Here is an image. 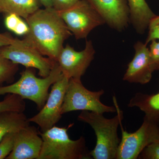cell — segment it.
<instances>
[{
	"instance_id": "obj_1",
	"label": "cell",
	"mask_w": 159,
	"mask_h": 159,
	"mask_svg": "<svg viewBox=\"0 0 159 159\" xmlns=\"http://www.w3.org/2000/svg\"><path fill=\"white\" fill-rule=\"evenodd\" d=\"M29 32L25 39L41 54L57 61L65 40L72 35L53 7L40 8L25 19Z\"/></svg>"
},
{
	"instance_id": "obj_2",
	"label": "cell",
	"mask_w": 159,
	"mask_h": 159,
	"mask_svg": "<svg viewBox=\"0 0 159 159\" xmlns=\"http://www.w3.org/2000/svg\"><path fill=\"white\" fill-rule=\"evenodd\" d=\"M113 102L117 115L112 119H107L103 114L87 111H82L77 117L79 121L90 125L97 136L96 146L90 152L92 159H116L120 142L118 129L123 119V113L115 97H113Z\"/></svg>"
},
{
	"instance_id": "obj_3",
	"label": "cell",
	"mask_w": 159,
	"mask_h": 159,
	"mask_svg": "<svg viewBox=\"0 0 159 159\" xmlns=\"http://www.w3.org/2000/svg\"><path fill=\"white\" fill-rule=\"evenodd\" d=\"M68 127L53 126L44 132H39L43 140L38 159H90L85 139L81 136L76 140L70 139Z\"/></svg>"
},
{
	"instance_id": "obj_4",
	"label": "cell",
	"mask_w": 159,
	"mask_h": 159,
	"mask_svg": "<svg viewBox=\"0 0 159 159\" xmlns=\"http://www.w3.org/2000/svg\"><path fill=\"white\" fill-rule=\"evenodd\" d=\"M34 68H27L20 74V79L9 85L0 86V96L7 94L18 95L22 99L33 101L40 110L48 97L50 87L62 75L56 61L49 76L39 78L35 75Z\"/></svg>"
},
{
	"instance_id": "obj_5",
	"label": "cell",
	"mask_w": 159,
	"mask_h": 159,
	"mask_svg": "<svg viewBox=\"0 0 159 159\" xmlns=\"http://www.w3.org/2000/svg\"><path fill=\"white\" fill-rule=\"evenodd\" d=\"M103 90L93 92L83 85L81 80L70 79L66 90L61 108L62 115L76 111H87L98 113L116 112L115 106L104 105L100 101Z\"/></svg>"
},
{
	"instance_id": "obj_6",
	"label": "cell",
	"mask_w": 159,
	"mask_h": 159,
	"mask_svg": "<svg viewBox=\"0 0 159 159\" xmlns=\"http://www.w3.org/2000/svg\"><path fill=\"white\" fill-rule=\"evenodd\" d=\"M0 54L14 63L37 69L42 77L49 76L56 61L44 57L37 49L25 38H15L11 44L0 48Z\"/></svg>"
},
{
	"instance_id": "obj_7",
	"label": "cell",
	"mask_w": 159,
	"mask_h": 159,
	"mask_svg": "<svg viewBox=\"0 0 159 159\" xmlns=\"http://www.w3.org/2000/svg\"><path fill=\"white\" fill-rule=\"evenodd\" d=\"M122 139L117 151L116 159H136L142 150L149 144L159 142V122L144 117L140 128L134 133L123 129L122 122Z\"/></svg>"
},
{
	"instance_id": "obj_8",
	"label": "cell",
	"mask_w": 159,
	"mask_h": 159,
	"mask_svg": "<svg viewBox=\"0 0 159 159\" xmlns=\"http://www.w3.org/2000/svg\"><path fill=\"white\" fill-rule=\"evenodd\" d=\"M58 12L69 31L77 39L86 38L93 29L105 23L86 0H80L69 9Z\"/></svg>"
},
{
	"instance_id": "obj_9",
	"label": "cell",
	"mask_w": 159,
	"mask_h": 159,
	"mask_svg": "<svg viewBox=\"0 0 159 159\" xmlns=\"http://www.w3.org/2000/svg\"><path fill=\"white\" fill-rule=\"evenodd\" d=\"M70 80L62 74L51 86V92L42 108L38 113L29 118V122L35 123L39 126L41 132L55 126L61 119V108Z\"/></svg>"
},
{
	"instance_id": "obj_10",
	"label": "cell",
	"mask_w": 159,
	"mask_h": 159,
	"mask_svg": "<svg viewBox=\"0 0 159 159\" xmlns=\"http://www.w3.org/2000/svg\"><path fill=\"white\" fill-rule=\"evenodd\" d=\"M95 51L91 40L86 41L82 51H76L69 44L63 48L57 62L63 75L69 79L81 80L94 58Z\"/></svg>"
},
{
	"instance_id": "obj_11",
	"label": "cell",
	"mask_w": 159,
	"mask_h": 159,
	"mask_svg": "<svg viewBox=\"0 0 159 159\" xmlns=\"http://www.w3.org/2000/svg\"><path fill=\"white\" fill-rule=\"evenodd\" d=\"M111 28L121 31L129 20V10L126 0H86Z\"/></svg>"
},
{
	"instance_id": "obj_12",
	"label": "cell",
	"mask_w": 159,
	"mask_h": 159,
	"mask_svg": "<svg viewBox=\"0 0 159 159\" xmlns=\"http://www.w3.org/2000/svg\"><path fill=\"white\" fill-rule=\"evenodd\" d=\"M42 143L37 128L29 125L16 133L13 149L6 159H38Z\"/></svg>"
},
{
	"instance_id": "obj_13",
	"label": "cell",
	"mask_w": 159,
	"mask_h": 159,
	"mask_svg": "<svg viewBox=\"0 0 159 159\" xmlns=\"http://www.w3.org/2000/svg\"><path fill=\"white\" fill-rule=\"evenodd\" d=\"M134 49V56L128 64L123 79L129 83L146 84L150 81L154 72L149 50L145 43L140 41L136 43Z\"/></svg>"
},
{
	"instance_id": "obj_14",
	"label": "cell",
	"mask_w": 159,
	"mask_h": 159,
	"mask_svg": "<svg viewBox=\"0 0 159 159\" xmlns=\"http://www.w3.org/2000/svg\"><path fill=\"white\" fill-rule=\"evenodd\" d=\"M129 20L139 34H143L148 29L151 20L156 15L145 0H127Z\"/></svg>"
},
{
	"instance_id": "obj_15",
	"label": "cell",
	"mask_w": 159,
	"mask_h": 159,
	"mask_svg": "<svg viewBox=\"0 0 159 159\" xmlns=\"http://www.w3.org/2000/svg\"><path fill=\"white\" fill-rule=\"evenodd\" d=\"M128 107H138L145 116L159 122V92L156 94L137 93L129 101Z\"/></svg>"
},
{
	"instance_id": "obj_16",
	"label": "cell",
	"mask_w": 159,
	"mask_h": 159,
	"mask_svg": "<svg viewBox=\"0 0 159 159\" xmlns=\"http://www.w3.org/2000/svg\"><path fill=\"white\" fill-rule=\"evenodd\" d=\"M29 119L24 112L7 111L0 113V142L5 136L17 133L30 125Z\"/></svg>"
},
{
	"instance_id": "obj_17",
	"label": "cell",
	"mask_w": 159,
	"mask_h": 159,
	"mask_svg": "<svg viewBox=\"0 0 159 159\" xmlns=\"http://www.w3.org/2000/svg\"><path fill=\"white\" fill-rule=\"evenodd\" d=\"M39 0H0V13H13L26 19L40 7Z\"/></svg>"
},
{
	"instance_id": "obj_18",
	"label": "cell",
	"mask_w": 159,
	"mask_h": 159,
	"mask_svg": "<svg viewBox=\"0 0 159 159\" xmlns=\"http://www.w3.org/2000/svg\"><path fill=\"white\" fill-rule=\"evenodd\" d=\"M4 23L6 29L18 36H25L29 32V27L23 18L15 13L6 14Z\"/></svg>"
},
{
	"instance_id": "obj_19",
	"label": "cell",
	"mask_w": 159,
	"mask_h": 159,
	"mask_svg": "<svg viewBox=\"0 0 159 159\" xmlns=\"http://www.w3.org/2000/svg\"><path fill=\"white\" fill-rule=\"evenodd\" d=\"M25 109L24 99L16 94H7L2 101H0V113L7 111L24 112Z\"/></svg>"
},
{
	"instance_id": "obj_20",
	"label": "cell",
	"mask_w": 159,
	"mask_h": 159,
	"mask_svg": "<svg viewBox=\"0 0 159 159\" xmlns=\"http://www.w3.org/2000/svg\"><path fill=\"white\" fill-rule=\"evenodd\" d=\"M18 69V65L0 54V86L4 83L12 82Z\"/></svg>"
},
{
	"instance_id": "obj_21",
	"label": "cell",
	"mask_w": 159,
	"mask_h": 159,
	"mask_svg": "<svg viewBox=\"0 0 159 159\" xmlns=\"http://www.w3.org/2000/svg\"><path fill=\"white\" fill-rule=\"evenodd\" d=\"M16 134V133L8 134L0 142V159H6L12 151Z\"/></svg>"
},
{
	"instance_id": "obj_22",
	"label": "cell",
	"mask_w": 159,
	"mask_h": 159,
	"mask_svg": "<svg viewBox=\"0 0 159 159\" xmlns=\"http://www.w3.org/2000/svg\"><path fill=\"white\" fill-rule=\"evenodd\" d=\"M148 34L145 44H148L152 40L159 41V16L156 15L151 20L148 28Z\"/></svg>"
},
{
	"instance_id": "obj_23",
	"label": "cell",
	"mask_w": 159,
	"mask_h": 159,
	"mask_svg": "<svg viewBox=\"0 0 159 159\" xmlns=\"http://www.w3.org/2000/svg\"><path fill=\"white\" fill-rule=\"evenodd\" d=\"M149 50L151 64L153 71H159V41L151 42Z\"/></svg>"
},
{
	"instance_id": "obj_24",
	"label": "cell",
	"mask_w": 159,
	"mask_h": 159,
	"mask_svg": "<svg viewBox=\"0 0 159 159\" xmlns=\"http://www.w3.org/2000/svg\"><path fill=\"white\" fill-rule=\"evenodd\" d=\"M139 159H159V142L149 144L139 155Z\"/></svg>"
},
{
	"instance_id": "obj_25",
	"label": "cell",
	"mask_w": 159,
	"mask_h": 159,
	"mask_svg": "<svg viewBox=\"0 0 159 159\" xmlns=\"http://www.w3.org/2000/svg\"><path fill=\"white\" fill-rule=\"evenodd\" d=\"M80 0H52V7L57 11L69 9Z\"/></svg>"
},
{
	"instance_id": "obj_26",
	"label": "cell",
	"mask_w": 159,
	"mask_h": 159,
	"mask_svg": "<svg viewBox=\"0 0 159 159\" xmlns=\"http://www.w3.org/2000/svg\"><path fill=\"white\" fill-rule=\"evenodd\" d=\"M15 38L8 33H0V48L11 44Z\"/></svg>"
},
{
	"instance_id": "obj_27",
	"label": "cell",
	"mask_w": 159,
	"mask_h": 159,
	"mask_svg": "<svg viewBox=\"0 0 159 159\" xmlns=\"http://www.w3.org/2000/svg\"><path fill=\"white\" fill-rule=\"evenodd\" d=\"M44 8L52 7V0H39Z\"/></svg>"
}]
</instances>
